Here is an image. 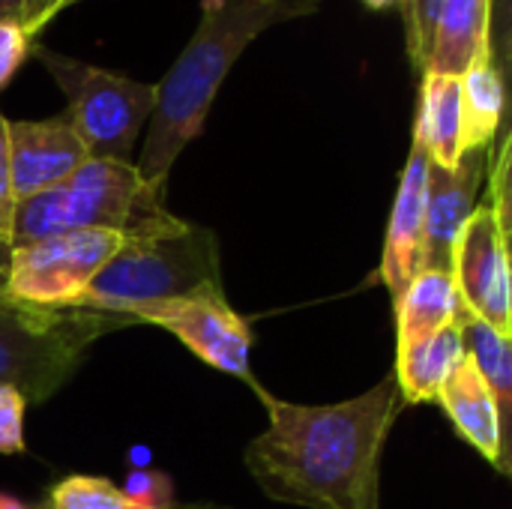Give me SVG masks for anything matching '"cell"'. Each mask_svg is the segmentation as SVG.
Segmentation results:
<instances>
[{
  "instance_id": "1",
  "label": "cell",
  "mask_w": 512,
  "mask_h": 509,
  "mask_svg": "<svg viewBox=\"0 0 512 509\" xmlns=\"http://www.w3.org/2000/svg\"><path fill=\"white\" fill-rule=\"evenodd\" d=\"M267 429L246 447L258 489L303 509H381V456L399 420L396 378L333 405L261 402Z\"/></svg>"
},
{
  "instance_id": "2",
  "label": "cell",
  "mask_w": 512,
  "mask_h": 509,
  "mask_svg": "<svg viewBox=\"0 0 512 509\" xmlns=\"http://www.w3.org/2000/svg\"><path fill=\"white\" fill-rule=\"evenodd\" d=\"M321 0H201L198 27L156 84L150 129L138 156V174L165 195L174 162L204 132L219 87L243 51L270 27L309 18Z\"/></svg>"
},
{
  "instance_id": "3",
  "label": "cell",
  "mask_w": 512,
  "mask_h": 509,
  "mask_svg": "<svg viewBox=\"0 0 512 509\" xmlns=\"http://www.w3.org/2000/svg\"><path fill=\"white\" fill-rule=\"evenodd\" d=\"M183 225L186 222L165 207V195L147 186L132 162L87 159L54 189L18 201L12 246L84 228L117 231L126 240L162 237Z\"/></svg>"
},
{
  "instance_id": "4",
  "label": "cell",
  "mask_w": 512,
  "mask_h": 509,
  "mask_svg": "<svg viewBox=\"0 0 512 509\" xmlns=\"http://www.w3.org/2000/svg\"><path fill=\"white\" fill-rule=\"evenodd\" d=\"M201 288H222L219 240L210 228L186 222L174 234L126 240L72 309L135 324L144 306L177 300Z\"/></svg>"
},
{
  "instance_id": "5",
  "label": "cell",
  "mask_w": 512,
  "mask_h": 509,
  "mask_svg": "<svg viewBox=\"0 0 512 509\" xmlns=\"http://www.w3.org/2000/svg\"><path fill=\"white\" fill-rule=\"evenodd\" d=\"M126 324L87 309L27 306L0 291V384L39 405L72 381L99 336Z\"/></svg>"
},
{
  "instance_id": "6",
  "label": "cell",
  "mask_w": 512,
  "mask_h": 509,
  "mask_svg": "<svg viewBox=\"0 0 512 509\" xmlns=\"http://www.w3.org/2000/svg\"><path fill=\"white\" fill-rule=\"evenodd\" d=\"M30 54L66 96V117L90 159L129 162L156 105V84L93 66L33 42Z\"/></svg>"
},
{
  "instance_id": "7",
  "label": "cell",
  "mask_w": 512,
  "mask_h": 509,
  "mask_svg": "<svg viewBox=\"0 0 512 509\" xmlns=\"http://www.w3.org/2000/svg\"><path fill=\"white\" fill-rule=\"evenodd\" d=\"M123 243L117 231L84 228L12 246L3 294L39 309H72Z\"/></svg>"
},
{
  "instance_id": "8",
  "label": "cell",
  "mask_w": 512,
  "mask_h": 509,
  "mask_svg": "<svg viewBox=\"0 0 512 509\" xmlns=\"http://www.w3.org/2000/svg\"><path fill=\"white\" fill-rule=\"evenodd\" d=\"M135 324H156L174 333L201 363L240 378L261 402L270 396L252 372V330L228 303L225 288H201L177 300L144 306L135 315Z\"/></svg>"
},
{
  "instance_id": "9",
  "label": "cell",
  "mask_w": 512,
  "mask_h": 509,
  "mask_svg": "<svg viewBox=\"0 0 512 509\" xmlns=\"http://www.w3.org/2000/svg\"><path fill=\"white\" fill-rule=\"evenodd\" d=\"M459 309L512 336L510 219L489 201L477 204L456 237L450 261Z\"/></svg>"
},
{
  "instance_id": "10",
  "label": "cell",
  "mask_w": 512,
  "mask_h": 509,
  "mask_svg": "<svg viewBox=\"0 0 512 509\" xmlns=\"http://www.w3.org/2000/svg\"><path fill=\"white\" fill-rule=\"evenodd\" d=\"M6 144L18 201L54 189L90 159L66 114L45 120H6Z\"/></svg>"
},
{
  "instance_id": "11",
  "label": "cell",
  "mask_w": 512,
  "mask_h": 509,
  "mask_svg": "<svg viewBox=\"0 0 512 509\" xmlns=\"http://www.w3.org/2000/svg\"><path fill=\"white\" fill-rule=\"evenodd\" d=\"M492 150L462 153L453 171L429 165L420 270H450L456 237L477 207V192L492 165Z\"/></svg>"
},
{
  "instance_id": "12",
  "label": "cell",
  "mask_w": 512,
  "mask_h": 509,
  "mask_svg": "<svg viewBox=\"0 0 512 509\" xmlns=\"http://www.w3.org/2000/svg\"><path fill=\"white\" fill-rule=\"evenodd\" d=\"M429 156L426 150L411 141L408 162L399 177L396 201L390 210V225L384 237V255L378 276L387 285L390 297L396 300L405 285L420 270V249H423V222H426V186H429Z\"/></svg>"
},
{
  "instance_id": "13",
  "label": "cell",
  "mask_w": 512,
  "mask_h": 509,
  "mask_svg": "<svg viewBox=\"0 0 512 509\" xmlns=\"http://www.w3.org/2000/svg\"><path fill=\"white\" fill-rule=\"evenodd\" d=\"M435 402H441V408L447 411V417L456 426L462 441H468L498 471H504V474L510 471L507 468V444H504L507 423H504L501 405L468 354L453 369V375L447 378V384L441 387Z\"/></svg>"
},
{
  "instance_id": "14",
  "label": "cell",
  "mask_w": 512,
  "mask_h": 509,
  "mask_svg": "<svg viewBox=\"0 0 512 509\" xmlns=\"http://www.w3.org/2000/svg\"><path fill=\"white\" fill-rule=\"evenodd\" d=\"M459 96H462V153L492 150L507 105L504 60L498 57L495 36L477 51V57L459 78Z\"/></svg>"
},
{
  "instance_id": "15",
  "label": "cell",
  "mask_w": 512,
  "mask_h": 509,
  "mask_svg": "<svg viewBox=\"0 0 512 509\" xmlns=\"http://www.w3.org/2000/svg\"><path fill=\"white\" fill-rule=\"evenodd\" d=\"M465 360L462 324L456 321L438 327L435 333L396 348V387L402 405H426L435 402L453 369Z\"/></svg>"
},
{
  "instance_id": "16",
  "label": "cell",
  "mask_w": 512,
  "mask_h": 509,
  "mask_svg": "<svg viewBox=\"0 0 512 509\" xmlns=\"http://www.w3.org/2000/svg\"><path fill=\"white\" fill-rule=\"evenodd\" d=\"M495 0H444L429 57L420 69L462 78L477 51L492 39Z\"/></svg>"
},
{
  "instance_id": "17",
  "label": "cell",
  "mask_w": 512,
  "mask_h": 509,
  "mask_svg": "<svg viewBox=\"0 0 512 509\" xmlns=\"http://www.w3.org/2000/svg\"><path fill=\"white\" fill-rule=\"evenodd\" d=\"M414 141L435 168L453 171L462 159V96L453 75H420V105L414 117Z\"/></svg>"
},
{
  "instance_id": "18",
  "label": "cell",
  "mask_w": 512,
  "mask_h": 509,
  "mask_svg": "<svg viewBox=\"0 0 512 509\" xmlns=\"http://www.w3.org/2000/svg\"><path fill=\"white\" fill-rule=\"evenodd\" d=\"M396 309V348L411 345L438 327L456 321L459 297L450 270H417L405 291L393 300Z\"/></svg>"
},
{
  "instance_id": "19",
  "label": "cell",
  "mask_w": 512,
  "mask_h": 509,
  "mask_svg": "<svg viewBox=\"0 0 512 509\" xmlns=\"http://www.w3.org/2000/svg\"><path fill=\"white\" fill-rule=\"evenodd\" d=\"M459 324H462L465 354L471 357V363L480 369V375L492 387V393L501 405L504 423H507L512 405V336H504L495 327L477 321L465 309H459Z\"/></svg>"
},
{
  "instance_id": "20",
  "label": "cell",
  "mask_w": 512,
  "mask_h": 509,
  "mask_svg": "<svg viewBox=\"0 0 512 509\" xmlns=\"http://www.w3.org/2000/svg\"><path fill=\"white\" fill-rule=\"evenodd\" d=\"M36 509H132L129 498L108 477L69 474L57 480Z\"/></svg>"
},
{
  "instance_id": "21",
  "label": "cell",
  "mask_w": 512,
  "mask_h": 509,
  "mask_svg": "<svg viewBox=\"0 0 512 509\" xmlns=\"http://www.w3.org/2000/svg\"><path fill=\"white\" fill-rule=\"evenodd\" d=\"M441 6H444V0H405L408 54H411V63L417 72L423 69V63L429 57L432 39L438 30V18H441Z\"/></svg>"
},
{
  "instance_id": "22",
  "label": "cell",
  "mask_w": 512,
  "mask_h": 509,
  "mask_svg": "<svg viewBox=\"0 0 512 509\" xmlns=\"http://www.w3.org/2000/svg\"><path fill=\"white\" fill-rule=\"evenodd\" d=\"M15 210L18 198L12 189V174H9V144H6V117L0 111V288L6 276V261L15 243Z\"/></svg>"
},
{
  "instance_id": "23",
  "label": "cell",
  "mask_w": 512,
  "mask_h": 509,
  "mask_svg": "<svg viewBox=\"0 0 512 509\" xmlns=\"http://www.w3.org/2000/svg\"><path fill=\"white\" fill-rule=\"evenodd\" d=\"M123 495L132 509H171L174 507V483L162 471H135L126 477Z\"/></svg>"
},
{
  "instance_id": "24",
  "label": "cell",
  "mask_w": 512,
  "mask_h": 509,
  "mask_svg": "<svg viewBox=\"0 0 512 509\" xmlns=\"http://www.w3.org/2000/svg\"><path fill=\"white\" fill-rule=\"evenodd\" d=\"M24 411L27 399L15 387L0 384V456L24 453Z\"/></svg>"
},
{
  "instance_id": "25",
  "label": "cell",
  "mask_w": 512,
  "mask_h": 509,
  "mask_svg": "<svg viewBox=\"0 0 512 509\" xmlns=\"http://www.w3.org/2000/svg\"><path fill=\"white\" fill-rule=\"evenodd\" d=\"M36 39H30V33L15 24V21H0V90L15 78V72L24 66V60L30 57Z\"/></svg>"
},
{
  "instance_id": "26",
  "label": "cell",
  "mask_w": 512,
  "mask_h": 509,
  "mask_svg": "<svg viewBox=\"0 0 512 509\" xmlns=\"http://www.w3.org/2000/svg\"><path fill=\"white\" fill-rule=\"evenodd\" d=\"M51 6L54 0H0V21H15L36 39L48 27Z\"/></svg>"
},
{
  "instance_id": "27",
  "label": "cell",
  "mask_w": 512,
  "mask_h": 509,
  "mask_svg": "<svg viewBox=\"0 0 512 509\" xmlns=\"http://www.w3.org/2000/svg\"><path fill=\"white\" fill-rule=\"evenodd\" d=\"M0 509H36V507L24 504V501H21V498H15V495H0Z\"/></svg>"
},
{
  "instance_id": "28",
  "label": "cell",
  "mask_w": 512,
  "mask_h": 509,
  "mask_svg": "<svg viewBox=\"0 0 512 509\" xmlns=\"http://www.w3.org/2000/svg\"><path fill=\"white\" fill-rule=\"evenodd\" d=\"M75 3H81V0H54V6H51V12H48V24H51L60 12H66L69 6H75Z\"/></svg>"
},
{
  "instance_id": "29",
  "label": "cell",
  "mask_w": 512,
  "mask_h": 509,
  "mask_svg": "<svg viewBox=\"0 0 512 509\" xmlns=\"http://www.w3.org/2000/svg\"><path fill=\"white\" fill-rule=\"evenodd\" d=\"M171 509H231V507H222V504H174Z\"/></svg>"
},
{
  "instance_id": "30",
  "label": "cell",
  "mask_w": 512,
  "mask_h": 509,
  "mask_svg": "<svg viewBox=\"0 0 512 509\" xmlns=\"http://www.w3.org/2000/svg\"><path fill=\"white\" fill-rule=\"evenodd\" d=\"M0 291H3V288H0Z\"/></svg>"
}]
</instances>
